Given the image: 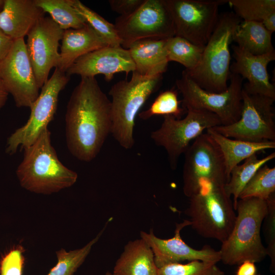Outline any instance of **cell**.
I'll return each mask as SVG.
<instances>
[{
  "mask_svg": "<svg viewBox=\"0 0 275 275\" xmlns=\"http://www.w3.org/2000/svg\"><path fill=\"white\" fill-rule=\"evenodd\" d=\"M68 150L77 159L90 162L111 133V102L95 77H81L68 102L65 116Z\"/></svg>",
  "mask_w": 275,
  "mask_h": 275,
  "instance_id": "obj_1",
  "label": "cell"
},
{
  "mask_svg": "<svg viewBox=\"0 0 275 275\" xmlns=\"http://www.w3.org/2000/svg\"><path fill=\"white\" fill-rule=\"evenodd\" d=\"M24 150L23 159L16 169L21 186L36 194L50 195L72 186L78 175L58 158L48 127Z\"/></svg>",
  "mask_w": 275,
  "mask_h": 275,
  "instance_id": "obj_2",
  "label": "cell"
},
{
  "mask_svg": "<svg viewBox=\"0 0 275 275\" xmlns=\"http://www.w3.org/2000/svg\"><path fill=\"white\" fill-rule=\"evenodd\" d=\"M235 210L237 214L233 228L219 251L221 261L230 266L246 260L260 262L267 256L260 235L267 211L266 201L255 198L239 199Z\"/></svg>",
  "mask_w": 275,
  "mask_h": 275,
  "instance_id": "obj_3",
  "label": "cell"
},
{
  "mask_svg": "<svg viewBox=\"0 0 275 275\" xmlns=\"http://www.w3.org/2000/svg\"><path fill=\"white\" fill-rule=\"evenodd\" d=\"M162 75L143 76L136 71L130 79L121 80L110 89L111 134L124 149L134 144L133 131L135 118L150 96L159 88Z\"/></svg>",
  "mask_w": 275,
  "mask_h": 275,
  "instance_id": "obj_4",
  "label": "cell"
},
{
  "mask_svg": "<svg viewBox=\"0 0 275 275\" xmlns=\"http://www.w3.org/2000/svg\"><path fill=\"white\" fill-rule=\"evenodd\" d=\"M241 21L234 12H227L219 16L199 64L191 71L184 70L204 90L221 93L227 89L231 74L230 44Z\"/></svg>",
  "mask_w": 275,
  "mask_h": 275,
  "instance_id": "obj_5",
  "label": "cell"
},
{
  "mask_svg": "<svg viewBox=\"0 0 275 275\" xmlns=\"http://www.w3.org/2000/svg\"><path fill=\"white\" fill-rule=\"evenodd\" d=\"M185 211L190 226L201 236L223 242L230 235L236 217L225 186H209L189 198Z\"/></svg>",
  "mask_w": 275,
  "mask_h": 275,
  "instance_id": "obj_6",
  "label": "cell"
},
{
  "mask_svg": "<svg viewBox=\"0 0 275 275\" xmlns=\"http://www.w3.org/2000/svg\"><path fill=\"white\" fill-rule=\"evenodd\" d=\"M183 191L188 198L209 186H225L228 181L222 154L206 132L197 137L184 153Z\"/></svg>",
  "mask_w": 275,
  "mask_h": 275,
  "instance_id": "obj_7",
  "label": "cell"
},
{
  "mask_svg": "<svg viewBox=\"0 0 275 275\" xmlns=\"http://www.w3.org/2000/svg\"><path fill=\"white\" fill-rule=\"evenodd\" d=\"M227 89L221 93L210 92L199 87L183 70L176 80L178 91L181 94L182 108L205 110L217 116L222 125L237 122L242 108L243 79L231 73Z\"/></svg>",
  "mask_w": 275,
  "mask_h": 275,
  "instance_id": "obj_8",
  "label": "cell"
},
{
  "mask_svg": "<svg viewBox=\"0 0 275 275\" xmlns=\"http://www.w3.org/2000/svg\"><path fill=\"white\" fill-rule=\"evenodd\" d=\"M183 119L164 116L160 127L151 133V138L158 146L166 151L171 168L176 169L180 156L191 142L204 131L221 125L215 114L203 109L188 108Z\"/></svg>",
  "mask_w": 275,
  "mask_h": 275,
  "instance_id": "obj_9",
  "label": "cell"
},
{
  "mask_svg": "<svg viewBox=\"0 0 275 275\" xmlns=\"http://www.w3.org/2000/svg\"><path fill=\"white\" fill-rule=\"evenodd\" d=\"M70 80L65 72L56 68L51 76L40 90V93L29 107L30 115L27 122L16 129L8 138L6 152L12 155L19 148L30 146L53 120L56 113L60 92Z\"/></svg>",
  "mask_w": 275,
  "mask_h": 275,
  "instance_id": "obj_10",
  "label": "cell"
},
{
  "mask_svg": "<svg viewBox=\"0 0 275 275\" xmlns=\"http://www.w3.org/2000/svg\"><path fill=\"white\" fill-rule=\"evenodd\" d=\"M114 24L121 40V46L127 49L140 40L166 39L175 36L166 0H145L131 14L118 17Z\"/></svg>",
  "mask_w": 275,
  "mask_h": 275,
  "instance_id": "obj_11",
  "label": "cell"
},
{
  "mask_svg": "<svg viewBox=\"0 0 275 275\" xmlns=\"http://www.w3.org/2000/svg\"><path fill=\"white\" fill-rule=\"evenodd\" d=\"M275 99L242 90L240 117L228 125H219L212 129L231 139L252 142L275 141Z\"/></svg>",
  "mask_w": 275,
  "mask_h": 275,
  "instance_id": "obj_12",
  "label": "cell"
},
{
  "mask_svg": "<svg viewBox=\"0 0 275 275\" xmlns=\"http://www.w3.org/2000/svg\"><path fill=\"white\" fill-rule=\"evenodd\" d=\"M175 36L204 47L217 24L219 6L225 0H166Z\"/></svg>",
  "mask_w": 275,
  "mask_h": 275,
  "instance_id": "obj_13",
  "label": "cell"
},
{
  "mask_svg": "<svg viewBox=\"0 0 275 275\" xmlns=\"http://www.w3.org/2000/svg\"><path fill=\"white\" fill-rule=\"evenodd\" d=\"M0 79L17 107H30L38 97L41 89L24 38L15 40L9 53L0 62Z\"/></svg>",
  "mask_w": 275,
  "mask_h": 275,
  "instance_id": "obj_14",
  "label": "cell"
},
{
  "mask_svg": "<svg viewBox=\"0 0 275 275\" xmlns=\"http://www.w3.org/2000/svg\"><path fill=\"white\" fill-rule=\"evenodd\" d=\"M63 32L50 17L43 16L27 35L26 48L40 89L48 80L51 69L58 67L59 42Z\"/></svg>",
  "mask_w": 275,
  "mask_h": 275,
  "instance_id": "obj_15",
  "label": "cell"
},
{
  "mask_svg": "<svg viewBox=\"0 0 275 275\" xmlns=\"http://www.w3.org/2000/svg\"><path fill=\"white\" fill-rule=\"evenodd\" d=\"M190 224L189 220H184L182 223L176 224L174 235L169 239L157 237L152 229L149 233L140 232L141 238L147 243L153 251L158 268L185 260H199L216 264L221 261L219 251H215L208 245H204L201 250H196L183 241L181 237V231L184 227L190 226Z\"/></svg>",
  "mask_w": 275,
  "mask_h": 275,
  "instance_id": "obj_16",
  "label": "cell"
},
{
  "mask_svg": "<svg viewBox=\"0 0 275 275\" xmlns=\"http://www.w3.org/2000/svg\"><path fill=\"white\" fill-rule=\"evenodd\" d=\"M135 70V67L128 49L121 46H107L87 53L78 58L66 72L81 77H95L102 74L107 81L112 80L117 73L126 75Z\"/></svg>",
  "mask_w": 275,
  "mask_h": 275,
  "instance_id": "obj_17",
  "label": "cell"
},
{
  "mask_svg": "<svg viewBox=\"0 0 275 275\" xmlns=\"http://www.w3.org/2000/svg\"><path fill=\"white\" fill-rule=\"evenodd\" d=\"M232 47L234 61L230 65V71L247 79L243 89L251 94L275 99V87L270 81L267 69L269 63L275 60V51L255 56L236 45Z\"/></svg>",
  "mask_w": 275,
  "mask_h": 275,
  "instance_id": "obj_18",
  "label": "cell"
},
{
  "mask_svg": "<svg viewBox=\"0 0 275 275\" xmlns=\"http://www.w3.org/2000/svg\"><path fill=\"white\" fill-rule=\"evenodd\" d=\"M44 14L34 0H4L0 29L14 40L24 38Z\"/></svg>",
  "mask_w": 275,
  "mask_h": 275,
  "instance_id": "obj_19",
  "label": "cell"
},
{
  "mask_svg": "<svg viewBox=\"0 0 275 275\" xmlns=\"http://www.w3.org/2000/svg\"><path fill=\"white\" fill-rule=\"evenodd\" d=\"M107 46L109 45L87 24L80 29L64 30L57 68L66 73L78 58Z\"/></svg>",
  "mask_w": 275,
  "mask_h": 275,
  "instance_id": "obj_20",
  "label": "cell"
},
{
  "mask_svg": "<svg viewBox=\"0 0 275 275\" xmlns=\"http://www.w3.org/2000/svg\"><path fill=\"white\" fill-rule=\"evenodd\" d=\"M168 39L147 38L135 41L128 49L135 70L143 76L162 74L167 69Z\"/></svg>",
  "mask_w": 275,
  "mask_h": 275,
  "instance_id": "obj_21",
  "label": "cell"
},
{
  "mask_svg": "<svg viewBox=\"0 0 275 275\" xmlns=\"http://www.w3.org/2000/svg\"><path fill=\"white\" fill-rule=\"evenodd\" d=\"M153 251L142 238L129 241L117 259L113 270L116 275H157Z\"/></svg>",
  "mask_w": 275,
  "mask_h": 275,
  "instance_id": "obj_22",
  "label": "cell"
},
{
  "mask_svg": "<svg viewBox=\"0 0 275 275\" xmlns=\"http://www.w3.org/2000/svg\"><path fill=\"white\" fill-rule=\"evenodd\" d=\"M206 132L217 144L222 154L228 179L232 169L240 162L258 152L275 148V141L252 142L229 138L212 128Z\"/></svg>",
  "mask_w": 275,
  "mask_h": 275,
  "instance_id": "obj_23",
  "label": "cell"
},
{
  "mask_svg": "<svg viewBox=\"0 0 275 275\" xmlns=\"http://www.w3.org/2000/svg\"><path fill=\"white\" fill-rule=\"evenodd\" d=\"M272 33L261 22L242 20L233 35V41L253 55H262L274 51Z\"/></svg>",
  "mask_w": 275,
  "mask_h": 275,
  "instance_id": "obj_24",
  "label": "cell"
},
{
  "mask_svg": "<svg viewBox=\"0 0 275 275\" xmlns=\"http://www.w3.org/2000/svg\"><path fill=\"white\" fill-rule=\"evenodd\" d=\"M227 3L241 20L260 22L269 31H275L274 0H228Z\"/></svg>",
  "mask_w": 275,
  "mask_h": 275,
  "instance_id": "obj_25",
  "label": "cell"
},
{
  "mask_svg": "<svg viewBox=\"0 0 275 275\" xmlns=\"http://www.w3.org/2000/svg\"><path fill=\"white\" fill-rule=\"evenodd\" d=\"M274 158V152L262 158H258L257 154H254L244 160L243 163L232 169L225 189L229 197H233L234 209L239 196L246 184L261 167Z\"/></svg>",
  "mask_w": 275,
  "mask_h": 275,
  "instance_id": "obj_26",
  "label": "cell"
},
{
  "mask_svg": "<svg viewBox=\"0 0 275 275\" xmlns=\"http://www.w3.org/2000/svg\"><path fill=\"white\" fill-rule=\"evenodd\" d=\"M36 5L62 30L83 28L87 23L72 6V0H34Z\"/></svg>",
  "mask_w": 275,
  "mask_h": 275,
  "instance_id": "obj_27",
  "label": "cell"
},
{
  "mask_svg": "<svg viewBox=\"0 0 275 275\" xmlns=\"http://www.w3.org/2000/svg\"><path fill=\"white\" fill-rule=\"evenodd\" d=\"M204 47L187 40L175 36L168 39L166 49L169 62L174 61L182 65L185 70L191 71L199 64Z\"/></svg>",
  "mask_w": 275,
  "mask_h": 275,
  "instance_id": "obj_28",
  "label": "cell"
},
{
  "mask_svg": "<svg viewBox=\"0 0 275 275\" xmlns=\"http://www.w3.org/2000/svg\"><path fill=\"white\" fill-rule=\"evenodd\" d=\"M107 224L106 223L97 235L84 247L69 252L64 249L57 251V263L47 275H73L85 261L92 246L101 236Z\"/></svg>",
  "mask_w": 275,
  "mask_h": 275,
  "instance_id": "obj_29",
  "label": "cell"
},
{
  "mask_svg": "<svg viewBox=\"0 0 275 275\" xmlns=\"http://www.w3.org/2000/svg\"><path fill=\"white\" fill-rule=\"evenodd\" d=\"M72 6L85 22L109 46H121V40L114 24L88 7L79 0H72Z\"/></svg>",
  "mask_w": 275,
  "mask_h": 275,
  "instance_id": "obj_30",
  "label": "cell"
},
{
  "mask_svg": "<svg viewBox=\"0 0 275 275\" xmlns=\"http://www.w3.org/2000/svg\"><path fill=\"white\" fill-rule=\"evenodd\" d=\"M275 193V167H261L241 191L239 199L255 198L266 201Z\"/></svg>",
  "mask_w": 275,
  "mask_h": 275,
  "instance_id": "obj_31",
  "label": "cell"
},
{
  "mask_svg": "<svg viewBox=\"0 0 275 275\" xmlns=\"http://www.w3.org/2000/svg\"><path fill=\"white\" fill-rule=\"evenodd\" d=\"M177 92L172 89L161 92L147 109L139 113V118L146 120L153 116L162 115L180 119L186 111L180 107L181 101L178 100Z\"/></svg>",
  "mask_w": 275,
  "mask_h": 275,
  "instance_id": "obj_32",
  "label": "cell"
},
{
  "mask_svg": "<svg viewBox=\"0 0 275 275\" xmlns=\"http://www.w3.org/2000/svg\"><path fill=\"white\" fill-rule=\"evenodd\" d=\"M216 263L199 260L172 263L158 269L157 275H224Z\"/></svg>",
  "mask_w": 275,
  "mask_h": 275,
  "instance_id": "obj_33",
  "label": "cell"
},
{
  "mask_svg": "<svg viewBox=\"0 0 275 275\" xmlns=\"http://www.w3.org/2000/svg\"><path fill=\"white\" fill-rule=\"evenodd\" d=\"M267 211L264 218V234L265 237L267 256L271 260L270 269L275 272V193L266 201Z\"/></svg>",
  "mask_w": 275,
  "mask_h": 275,
  "instance_id": "obj_34",
  "label": "cell"
},
{
  "mask_svg": "<svg viewBox=\"0 0 275 275\" xmlns=\"http://www.w3.org/2000/svg\"><path fill=\"white\" fill-rule=\"evenodd\" d=\"M24 249L17 245L10 250L0 260V275H23Z\"/></svg>",
  "mask_w": 275,
  "mask_h": 275,
  "instance_id": "obj_35",
  "label": "cell"
},
{
  "mask_svg": "<svg viewBox=\"0 0 275 275\" xmlns=\"http://www.w3.org/2000/svg\"><path fill=\"white\" fill-rule=\"evenodd\" d=\"M145 0H109L108 4L111 9L120 14L126 16L135 12L144 2Z\"/></svg>",
  "mask_w": 275,
  "mask_h": 275,
  "instance_id": "obj_36",
  "label": "cell"
},
{
  "mask_svg": "<svg viewBox=\"0 0 275 275\" xmlns=\"http://www.w3.org/2000/svg\"><path fill=\"white\" fill-rule=\"evenodd\" d=\"M14 40L6 35L0 29V62L9 53L14 43Z\"/></svg>",
  "mask_w": 275,
  "mask_h": 275,
  "instance_id": "obj_37",
  "label": "cell"
},
{
  "mask_svg": "<svg viewBox=\"0 0 275 275\" xmlns=\"http://www.w3.org/2000/svg\"><path fill=\"white\" fill-rule=\"evenodd\" d=\"M255 263L249 260L243 261L239 265L235 275H256L257 267Z\"/></svg>",
  "mask_w": 275,
  "mask_h": 275,
  "instance_id": "obj_38",
  "label": "cell"
},
{
  "mask_svg": "<svg viewBox=\"0 0 275 275\" xmlns=\"http://www.w3.org/2000/svg\"><path fill=\"white\" fill-rule=\"evenodd\" d=\"M9 94L0 79V109L7 102Z\"/></svg>",
  "mask_w": 275,
  "mask_h": 275,
  "instance_id": "obj_39",
  "label": "cell"
},
{
  "mask_svg": "<svg viewBox=\"0 0 275 275\" xmlns=\"http://www.w3.org/2000/svg\"><path fill=\"white\" fill-rule=\"evenodd\" d=\"M4 0H0V12L1 11L3 5H4Z\"/></svg>",
  "mask_w": 275,
  "mask_h": 275,
  "instance_id": "obj_40",
  "label": "cell"
},
{
  "mask_svg": "<svg viewBox=\"0 0 275 275\" xmlns=\"http://www.w3.org/2000/svg\"><path fill=\"white\" fill-rule=\"evenodd\" d=\"M104 275H116L113 272H107Z\"/></svg>",
  "mask_w": 275,
  "mask_h": 275,
  "instance_id": "obj_41",
  "label": "cell"
}]
</instances>
